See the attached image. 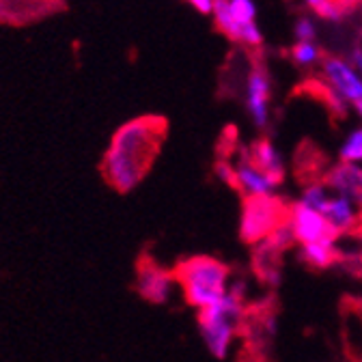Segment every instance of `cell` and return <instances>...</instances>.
<instances>
[{"label": "cell", "instance_id": "obj_1", "mask_svg": "<svg viewBox=\"0 0 362 362\" xmlns=\"http://www.w3.org/2000/svg\"><path fill=\"white\" fill-rule=\"evenodd\" d=\"M166 132V119L156 115L123 123L102 158V177L106 184L121 194L139 188L160 156Z\"/></svg>", "mask_w": 362, "mask_h": 362}, {"label": "cell", "instance_id": "obj_2", "mask_svg": "<svg viewBox=\"0 0 362 362\" xmlns=\"http://www.w3.org/2000/svg\"><path fill=\"white\" fill-rule=\"evenodd\" d=\"M173 276L184 291L186 304L201 310L226 296V281L231 276V267L220 259L194 255L177 261Z\"/></svg>", "mask_w": 362, "mask_h": 362}, {"label": "cell", "instance_id": "obj_3", "mask_svg": "<svg viewBox=\"0 0 362 362\" xmlns=\"http://www.w3.org/2000/svg\"><path fill=\"white\" fill-rule=\"evenodd\" d=\"M242 283H235L222 300H218L216 304L201 308L199 310V330L201 337L207 345V349L222 360L229 351V345L233 341L235 334H240L242 330V322H244V291H242Z\"/></svg>", "mask_w": 362, "mask_h": 362}, {"label": "cell", "instance_id": "obj_4", "mask_svg": "<svg viewBox=\"0 0 362 362\" xmlns=\"http://www.w3.org/2000/svg\"><path fill=\"white\" fill-rule=\"evenodd\" d=\"M291 205L287 199L274 194H246L242 197V224L240 238L244 244H261L279 226L289 222Z\"/></svg>", "mask_w": 362, "mask_h": 362}, {"label": "cell", "instance_id": "obj_5", "mask_svg": "<svg viewBox=\"0 0 362 362\" xmlns=\"http://www.w3.org/2000/svg\"><path fill=\"white\" fill-rule=\"evenodd\" d=\"M177 281L173 276V269H166L164 265H160L153 257L143 255L139 261H136V293H139L145 302L162 306L170 300L173 289H175Z\"/></svg>", "mask_w": 362, "mask_h": 362}, {"label": "cell", "instance_id": "obj_6", "mask_svg": "<svg viewBox=\"0 0 362 362\" xmlns=\"http://www.w3.org/2000/svg\"><path fill=\"white\" fill-rule=\"evenodd\" d=\"M291 231L296 235V242L302 246L306 244H334L339 240V229L310 207H306L302 201L291 205V216H289Z\"/></svg>", "mask_w": 362, "mask_h": 362}, {"label": "cell", "instance_id": "obj_7", "mask_svg": "<svg viewBox=\"0 0 362 362\" xmlns=\"http://www.w3.org/2000/svg\"><path fill=\"white\" fill-rule=\"evenodd\" d=\"M322 184L334 192L351 201L362 214V168L354 162H341L328 168Z\"/></svg>", "mask_w": 362, "mask_h": 362}, {"label": "cell", "instance_id": "obj_8", "mask_svg": "<svg viewBox=\"0 0 362 362\" xmlns=\"http://www.w3.org/2000/svg\"><path fill=\"white\" fill-rule=\"evenodd\" d=\"M322 69H324L326 80L330 82V88L341 100H347L351 104L362 100V80L349 67V63H345L339 57H324Z\"/></svg>", "mask_w": 362, "mask_h": 362}, {"label": "cell", "instance_id": "obj_9", "mask_svg": "<svg viewBox=\"0 0 362 362\" xmlns=\"http://www.w3.org/2000/svg\"><path fill=\"white\" fill-rule=\"evenodd\" d=\"M269 76L263 65L255 63L246 80V106L257 127L267 125V102H269Z\"/></svg>", "mask_w": 362, "mask_h": 362}, {"label": "cell", "instance_id": "obj_10", "mask_svg": "<svg viewBox=\"0 0 362 362\" xmlns=\"http://www.w3.org/2000/svg\"><path fill=\"white\" fill-rule=\"evenodd\" d=\"M283 250L276 248L269 240H263L261 244L252 246V272L255 276L267 285L276 287L281 283V269H283Z\"/></svg>", "mask_w": 362, "mask_h": 362}, {"label": "cell", "instance_id": "obj_11", "mask_svg": "<svg viewBox=\"0 0 362 362\" xmlns=\"http://www.w3.org/2000/svg\"><path fill=\"white\" fill-rule=\"evenodd\" d=\"M248 160L252 166L269 181L272 186H281L285 181V166L269 139H259L248 147Z\"/></svg>", "mask_w": 362, "mask_h": 362}, {"label": "cell", "instance_id": "obj_12", "mask_svg": "<svg viewBox=\"0 0 362 362\" xmlns=\"http://www.w3.org/2000/svg\"><path fill=\"white\" fill-rule=\"evenodd\" d=\"M328 168H330V162L326 160L324 151H320L310 143L300 145L296 153V177L304 188L322 184Z\"/></svg>", "mask_w": 362, "mask_h": 362}, {"label": "cell", "instance_id": "obj_13", "mask_svg": "<svg viewBox=\"0 0 362 362\" xmlns=\"http://www.w3.org/2000/svg\"><path fill=\"white\" fill-rule=\"evenodd\" d=\"M298 259L308 269L324 272V269H330L334 265H341L343 252L334 244H306V246H302Z\"/></svg>", "mask_w": 362, "mask_h": 362}, {"label": "cell", "instance_id": "obj_14", "mask_svg": "<svg viewBox=\"0 0 362 362\" xmlns=\"http://www.w3.org/2000/svg\"><path fill=\"white\" fill-rule=\"evenodd\" d=\"M229 13H231L233 22L240 28H244V26L255 22L257 7H255L252 0H229Z\"/></svg>", "mask_w": 362, "mask_h": 362}, {"label": "cell", "instance_id": "obj_15", "mask_svg": "<svg viewBox=\"0 0 362 362\" xmlns=\"http://www.w3.org/2000/svg\"><path fill=\"white\" fill-rule=\"evenodd\" d=\"M291 57L298 65H310L322 57V50L313 41H298L291 48Z\"/></svg>", "mask_w": 362, "mask_h": 362}, {"label": "cell", "instance_id": "obj_16", "mask_svg": "<svg viewBox=\"0 0 362 362\" xmlns=\"http://www.w3.org/2000/svg\"><path fill=\"white\" fill-rule=\"evenodd\" d=\"M304 3H306L317 16L324 18V20L339 22V20H343V16H345V11H343L339 5H334L332 0H304Z\"/></svg>", "mask_w": 362, "mask_h": 362}, {"label": "cell", "instance_id": "obj_17", "mask_svg": "<svg viewBox=\"0 0 362 362\" xmlns=\"http://www.w3.org/2000/svg\"><path fill=\"white\" fill-rule=\"evenodd\" d=\"M341 160L343 162H358L362 160V129H356L345 145L341 147Z\"/></svg>", "mask_w": 362, "mask_h": 362}, {"label": "cell", "instance_id": "obj_18", "mask_svg": "<svg viewBox=\"0 0 362 362\" xmlns=\"http://www.w3.org/2000/svg\"><path fill=\"white\" fill-rule=\"evenodd\" d=\"M242 43L250 45V48H257V45L263 43V35H261V30H259V26L255 22L242 28Z\"/></svg>", "mask_w": 362, "mask_h": 362}, {"label": "cell", "instance_id": "obj_19", "mask_svg": "<svg viewBox=\"0 0 362 362\" xmlns=\"http://www.w3.org/2000/svg\"><path fill=\"white\" fill-rule=\"evenodd\" d=\"M296 37L300 41H313V37H315V24L310 22V18L298 20V24H296Z\"/></svg>", "mask_w": 362, "mask_h": 362}, {"label": "cell", "instance_id": "obj_20", "mask_svg": "<svg viewBox=\"0 0 362 362\" xmlns=\"http://www.w3.org/2000/svg\"><path fill=\"white\" fill-rule=\"evenodd\" d=\"M190 3L201 11V13H211V9H214V3L216 0H190Z\"/></svg>", "mask_w": 362, "mask_h": 362}, {"label": "cell", "instance_id": "obj_21", "mask_svg": "<svg viewBox=\"0 0 362 362\" xmlns=\"http://www.w3.org/2000/svg\"><path fill=\"white\" fill-rule=\"evenodd\" d=\"M332 3H334V5H339L345 13H349L351 9H356V7L362 3V0H332Z\"/></svg>", "mask_w": 362, "mask_h": 362}, {"label": "cell", "instance_id": "obj_22", "mask_svg": "<svg viewBox=\"0 0 362 362\" xmlns=\"http://www.w3.org/2000/svg\"><path fill=\"white\" fill-rule=\"evenodd\" d=\"M354 61H356V63L360 65V69H362V50H356V52H354Z\"/></svg>", "mask_w": 362, "mask_h": 362}, {"label": "cell", "instance_id": "obj_23", "mask_svg": "<svg viewBox=\"0 0 362 362\" xmlns=\"http://www.w3.org/2000/svg\"><path fill=\"white\" fill-rule=\"evenodd\" d=\"M354 106H356V110H358V112H360V115H362V100H360V102H356V104H354Z\"/></svg>", "mask_w": 362, "mask_h": 362}]
</instances>
